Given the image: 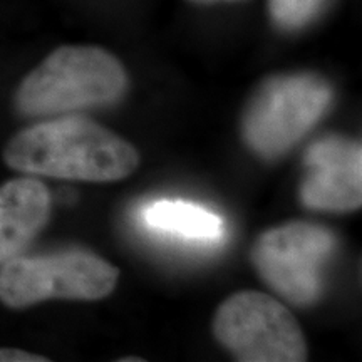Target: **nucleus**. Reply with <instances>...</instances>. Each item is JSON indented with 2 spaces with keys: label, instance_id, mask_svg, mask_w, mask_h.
<instances>
[{
  "label": "nucleus",
  "instance_id": "obj_1",
  "mask_svg": "<svg viewBox=\"0 0 362 362\" xmlns=\"http://www.w3.org/2000/svg\"><path fill=\"white\" fill-rule=\"evenodd\" d=\"M4 161L30 176L107 183L128 178L139 155L88 117L62 116L17 133L4 149Z\"/></svg>",
  "mask_w": 362,
  "mask_h": 362
},
{
  "label": "nucleus",
  "instance_id": "obj_2",
  "mask_svg": "<svg viewBox=\"0 0 362 362\" xmlns=\"http://www.w3.org/2000/svg\"><path fill=\"white\" fill-rule=\"evenodd\" d=\"M128 89L123 64L93 45H62L22 79L16 107L24 116L42 117L110 106Z\"/></svg>",
  "mask_w": 362,
  "mask_h": 362
},
{
  "label": "nucleus",
  "instance_id": "obj_3",
  "mask_svg": "<svg viewBox=\"0 0 362 362\" xmlns=\"http://www.w3.org/2000/svg\"><path fill=\"white\" fill-rule=\"evenodd\" d=\"M119 270L86 250L19 255L0 265V302L11 309L51 298L99 300L115 291Z\"/></svg>",
  "mask_w": 362,
  "mask_h": 362
},
{
  "label": "nucleus",
  "instance_id": "obj_4",
  "mask_svg": "<svg viewBox=\"0 0 362 362\" xmlns=\"http://www.w3.org/2000/svg\"><path fill=\"white\" fill-rule=\"evenodd\" d=\"M332 101V89L314 74L272 78L257 90L243 115V139L252 151L275 158L300 141Z\"/></svg>",
  "mask_w": 362,
  "mask_h": 362
},
{
  "label": "nucleus",
  "instance_id": "obj_5",
  "mask_svg": "<svg viewBox=\"0 0 362 362\" xmlns=\"http://www.w3.org/2000/svg\"><path fill=\"white\" fill-rule=\"evenodd\" d=\"M214 334L243 362H300L307 346L287 307L262 292H238L218 307Z\"/></svg>",
  "mask_w": 362,
  "mask_h": 362
},
{
  "label": "nucleus",
  "instance_id": "obj_6",
  "mask_svg": "<svg viewBox=\"0 0 362 362\" xmlns=\"http://www.w3.org/2000/svg\"><path fill=\"white\" fill-rule=\"evenodd\" d=\"M336 250L329 228L293 221L262 233L252 248L260 277L293 305H309L324 287V267Z\"/></svg>",
  "mask_w": 362,
  "mask_h": 362
},
{
  "label": "nucleus",
  "instance_id": "obj_7",
  "mask_svg": "<svg viewBox=\"0 0 362 362\" xmlns=\"http://www.w3.org/2000/svg\"><path fill=\"white\" fill-rule=\"evenodd\" d=\"M307 173L300 202L320 211H352L362 202L361 143L344 136H327L305 151Z\"/></svg>",
  "mask_w": 362,
  "mask_h": 362
},
{
  "label": "nucleus",
  "instance_id": "obj_8",
  "mask_svg": "<svg viewBox=\"0 0 362 362\" xmlns=\"http://www.w3.org/2000/svg\"><path fill=\"white\" fill-rule=\"evenodd\" d=\"M51 193L35 176L0 187V265L24 253L51 216Z\"/></svg>",
  "mask_w": 362,
  "mask_h": 362
},
{
  "label": "nucleus",
  "instance_id": "obj_9",
  "mask_svg": "<svg viewBox=\"0 0 362 362\" xmlns=\"http://www.w3.org/2000/svg\"><path fill=\"white\" fill-rule=\"evenodd\" d=\"M139 220L148 230L192 243L220 242L225 221L208 208L185 200H156L139 211Z\"/></svg>",
  "mask_w": 362,
  "mask_h": 362
},
{
  "label": "nucleus",
  "instance_id": "obj_10",
  "mask_svg": "<svg viewBox=\"0 0 362 362\" xmlns=\"http://www.w3.org/2000/svg\"><path fill=\"white\" fill-rule=\"evenodd\" d=\"M324 4L325 0H269V8L280 29L297 30L314 21Z\"/></svg>",
  "mask_w": 362,
  "mask_h": 362
},
{
  "label": "nucleus",
  "instance_id": "obj_11",
  "mask_svg": "<svg viewBox=\"0 0 362 362\" xmlns=\"http://www.w3.org/2000/svg\"><path fill=\"white\" fill-rule=\"evenodd\" d=\"M49 359L44 356L30 354V352L21 349H11V347H4L0 349V362H47Z\"/></svg>",
  "mask_w": 362,
  "mask_h": 362
},
{
  "label": "nucleus",
  "instance_id": "obj_12",
  "mask_svg": "<svg viewBox=\"0 0 362 362\" xmlns=\"http://www.w3.org/2000/svg\"><path fill=\"white\" fill-rule=\"evenodd\" d=\"M133 361L141 362L143 359H141V357H124V359H121V362H133Z\"/></svg>",
  "mask_w": 362,
  "mask_h": 362
},
{
  "label": "nucleus",
  "instance_id": "obj_13",
  "mask_svg": "<svg viewBox=\"0 0 362 362\" xmlns=\"http://www.w3.org/2000/svg\"><path fill=\"white\" fill-rule=\"evenodd\" d=\"M200 2H215V0H200Z\"/></svg>",
  "mask_w": 362,
  "mask_h": 362
}]
</instances>
